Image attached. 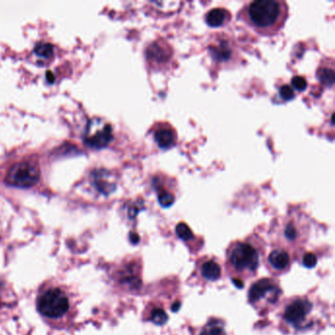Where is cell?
I'll use <instances>...</instances> for the list:
<instances>
[{
  "label": "cell",
  "mask_w": 335,
  "mask_h": 335,
  "mask_svg": "<svg viewBox=\"0 0 335 335\" xmlns=\"http://www.w3.org/2000/svg\"><path fill=\"white\" fill-rule=\"evenodd\" d=\"M35 52L41 58H49L53 54V45L49 43H39L35 46Z\"/></svg>",
  "instance_id": "ffe728a7"
},
{
  "label": "cell",
  "mask_w": 335,
  "mask_h": 335,
  "mask_svg": "<svg viewBox=\"0 0 335 335\" xmlns=\"http://www.w3.org/2000/svg\"><path fill=\"white\" fill-rule=\"evenodd\" d=\"M317 263H318V258L315 254L306 253L303 256V264L307 268H313L317 265Z\"/></svg>",
  "instance_id": "7402d4cb"
},
{
  "label": "cell",
  "mask_w": 335,
  "mask_h": 335,
  "mask_svg": "<svg viewBox=\"0 0 335 335\" xmlns=\"http://www.w3.org/2000/svg\"><path fill=\"white\" fill-rule=\"evenodd\" d=\"M279 93H280L281 98L284 101H291V100H293L295 98V94H294L293 88L291 87H289V86H287V85H284V86L280 87Z\"/></svg>",
  "instance_id": "603a6c76"
},
{
  "label": "cell",
  "mask_w": 335,
  "mask_h": 335,
  "mask_svg": "<svg viewBox=\"0 0 335 335\" xmlns=\"http://www.w3.org/2000/svg\"><path fill=\"white\" fill-rule=\"evenodd\" d=\"M130 241H131L132 244H134V245L138 244L139 241H140V237H139V235L136 233L130 234Z\"/></svg>",
  "instance_id": "484cf974"
},
{
  "label": "cell",
  "mask_w": 335,
  "mask_h": 335,
  "mask_svg": "<svg viewBox=\"0 0 335 335\" xmlns=\"http://www.w3.org/2000/svg\"><path fill=\"white\" fill-rule=\"evenodd\" d=\"M268 263L275 271H285L290 265V256L283 249H276L268 256Z\"/></svg>",
  "instance_id": "7c38bea8"
},
{
  "label": "cell",
  "mask_w": 335,
  "mask_h": 335,
  "mask_svg": "<svg viewBox=\"0 0 335 335\" xmlns=\"http://www.w3.org/2000/svg\"><path fill=\"white\" fill-rule=\"evenodd\" d=\"M172 50L164 41H158L150 44L146 49V58L148 62L160 65L166 63L171 58Z\"/></svg>",
  "instance_id": "9c48e42d"
},
{
  "label": "cell",
  "mask_w": 335,
  "mask_h": 335,
  "mask_svg": "<svg viewBox=\"0 0 335 335\" xmlns=\"http://www.w3.org/2000/svg\"><path fill=\"white\" fill-rule=\"evenodd\" d=\"M158 198H159V202L161 204L162 207H169L172 204H174L175 202V195L168 191V190L159 189V193H158Z\"/></svg>",
  "instance_id": "d6986e66"
},
{
  "label": "cell",
  "mask_w": 335,
  "mask_h": 335,
  "mask_svg": "<svg viewBox=\"0 0 335 335\" xmlns=\"http://www.w3.org/2000/svg\"><path fill=\"white\" fill-rule=\"evenodd\" d=\"M227 260L235 273L241 277H252L259 267L260 254L248 242H235L227 251Z\"/></svg>",
  "instance_id": "7a4b0ae2"
},
{
  "label": "cell",
  "mask_w": 335,
  "mask_h": 335,
  "mask_svg": "<svg viewBox=\"0 0 335 335\" xmlns=\"http://www.w3.org/2000/svg\"><path fill=\"white\" fill-rule=\"evenodd\" d=\"M313 304L306 298L297 297L289 301L283 310L282 319L291 327L302 329L312 315Z\"/></svg>",
  "instance_id": "8992f818"
},
{
  "label": "cell",
  "mask_w": 335,
  "mask_h": 335,
  "mask_svg": "<svg viewBox=\"0 0 335 335\" xmlns=\"http://www.w3.org/2000/svg\"><path fill=\"white\" fill-rule=\"evenodd\" d=\"M37 308L44 318L56 320L61 319L69 312L70 301L63 290L59 288H49L39 296Z\"/></svg>",
  "instance_id": "3957f363"
},
{
  "label": "cell",
  "mask_w": 335,
  "mask_h": 335,
  "mask_svg": "<svg viewBox=\"0 0 335 335\" xmlns=\"http://www.w3.org/2000/svg\"><path fill=\"white\" fill-rule=\"evenodd\" d=\"M318 78L321 83L327 87H332L334 84L333 68L322 67L318 71Z\"/></svg>",
  "instance_id": "e0dca14e"
},
{
  "label": "cell",
  "mask_w": 335,
  "mask_h": 335,
  "mask_svg": "<svg viewBox=\"0 0 335 335\" xmlns=\"http://www.w3.org/2000/svg\"><path fill=\"white\" fill-rule=\"evenodd\" d=\"M154 138L159 146L163 149H167L174 146L177 142L176 131L167 124L158 126L154 133Z\"/></svg>",
  "instance_id": "30bf717a"
},
{
  "label": "cell",
  "mask_w": 335,
  "mask_h": 335,
  "mask_svg": "<svg viewBox=\"0 0 335 335\" xmlns=\"http://www.w3.org/2000/svg\"><path fill=\"white\" fill-rule=\"evenodd\" d=\"M46 79H47V81H48L49 83H53V82H54V76H53V74L51 73L50 71H48V72L46 73Z\"/></svg>",
  "instance_id": "83f0119b"
},
{
  "label": "cell",
  "mask_w": 335,
  "mask_h": 335,
  "mask_svg": "<svg viewBox=\"0 0 335 335\" xmlns=\"http://www.w3.org/2000/svg\"><path fill=\"white\" fill-rule=\"evenodd\" d=\"M292 85L298 90H304L308 86L307 80L302 76H296L292 79Z\"/></svg>",
  "instance_id": "cb8c5ba5"
},
{
  "label": "cell",
  "mask_w": 335,
  "mask_h": 335,
  "mask_svg": "<svg viewBox=\"0 0 335 335\" xmlns=\"http://www.w3.org/2000/svg\"><path fill=\"white\" fill-rule=\"evenodd\" d=\"M232 282H233L234 285H235L237 288H239V289H242V288L244 287V282H243L242 279H240V278H236V277H234L233 279H232Z\"/></svg>",
  "instance_id": "d4e9b609"
},
{
  "label": "cell",
  "mask_w": 335,
  "mask_h": 335,
  "mask_svg": "<svg viewBox=\"0 0 335 335\" xmlns=\"http://www.w3.org/2000/svg\"><path fill=\"white\" fill-rule=\"evenodd\" d=\"M176 234L183 241H191L194 239V234L191 228L184 222H180L176 226Z\"/></svg>",
  "instance_id": "44dd1931"
},
{
  "label": "cell",
  "mask_w": 335,
  "mask_h": 335,
  "mask_svg": "<svg viewBox=\"0 0 335 335\" xmlns=\"http://www.w3.org/2000/svg\"><path fill=\"white\" fill-rule=\"evenodd\" d=\"M40 177L39 163L34 160H23L10 167L6 175V182L18 188H29L39 182Z\"/></svg>",
  "instance_id": "277c9868"
},
{
  "label": "cell",
  "mask_w": 335,
  "mask_h": 335,
  "mask_svg": "<svg viewBox=\"0 0 335 335\" xmlns=\"http://www.w3.org/2000/svg\"><path fill=\"white\" fill-rule=\"evenodd\" d=\"M281 289L276 281L262 278L256 281L248 292L249 302L256 309H265L275 305L280 298Z\"/></svg>",
  "instance_id": "5b68a950"
},
{
  "label": "cell",
  "mask_w": 335,
  "mask_h": 335,
  "mask_svg": "<svg viewBox=\"0 0 335 335\" xmlns=\"http://www.w3.org/2000/svg\"><path fill=\"white\" fill-rule=\"evenodd\" d=\"M113 138V130L109 123L102 118L88 121L84 135V142L92 148L100 149L107 146Z\"/></svg>",
  "instance_id": "52a82bcc"
},
{
  "label": "cell",
  "mask_w": 335,
  "mask_h": 335,
  "mask_svg": "<svg viewBox=\"0 0 335 335\" xmlns=\"http://www.w3.org/2000/svg\"><path fill=\"white\" fill-rule=\"evenodd\" d=\"M230 20V13L224 8H215L211 9L205 15V22L208 26L217 28L223 26Z\"/></svg>",
  "instance_id": "4fadbf2b"
},
{
  "label": "cell",
  "mask_w": 335,
  "mask_h": 335,
  "mask_svg": "<svg viewBox=\"0 0 335 335\" xmlns=\"http://www.w3.org/2000/svg\"><path fill=\"white\" fill-rule=\"evenodd\" d=\"M148 320L157 325H164L168 321V316L164 310L161 308H155L150 312Z\"/></svg>",
  "instance_id": "ac0fdd59"
},
{
  "label": "cell",
  "mask_w": 335,
  "mask_h": 335,
  "mask_svg": "<svg viewBox=\"0 0 335 335\" xmlns=\"http://www.w3.org/2000/svg\"><path fill=\"white\" fill-rule=\"evenodd\" d=\"M241 18L251 28L262 36H272L283 27L288 8L284 1L255 0L241 11Z\"/></svg>",
  "instance_id": "6da1fadb"
},
{
  "label": "cell",
  "mask_w": 335,
  "mask_h": 335,
  "mask_svg": "<svg viewBox=\"0 0 335 335\" xmlns=\"http://www.w3.org/2000/svg\"><path fill=\"white\" fill-rule=\"evenodd\" d=\"M282 235L287 243H296L301 235L300 226L294 220H287L283 226Z\"/></svg>",
  "instance_id": "9a60e30c"
},
{
  "label": "cell",
  "mask_w": 335,
  "mask_h": 335,
  "mask_svg": "<svg viewBox=\"0 0 335 335\" xmlns=\"http://www.w3.org/2000/svg\"><path fill=\"white\" fill-rule=\"evenodd\" d=\"M200 335H226L224 323L219 320H210L203 327Z\"/></svg>",
  "instance_id": "2e32d148"
},
{
  "label": "cell",
  "mask_w": 335,
  "mask_h": 335,
  "mask_svg": "<svg viewBox=\"0 0 335 335\" xmlns=\"http://www.w3.org/2000/svg\"><path fill=\"white\" fill-rule=\"evenodd\" d=\"M233 46L228 41L220 40L209 46V53L211 57L219 63L227 62L233 55Z\"/></svg>",
  "instance_id": "8fae6325"
},
{
  "label": "cell",
  "mask_w": 335,
  "mask_h": 335,
  "mask_svg": "<svg viewBox=\"0 0 335 335\" xmlns=\"http://www.w3.org/2000/svg\"><path fill=\"white\" fill-rule=\"evenodd\" d=\"M180 308H181V303L180 302H175L174 304L171 306V310H172V312L177 313L180 310Z\"/></svg>",
  "instance_id": "4316f807"
},
{
  "label": "cell",
  "mask_w": 335,
  "mask_h": 335,
  "mask_svg": "<svg viewBox=\"0 0 335 335\" xmlns=\"http://www.w3.org/2000/svg\"><path fill=\"white\" fill-rule=\"evenodd\" d=\"M200 272L204 279L208 281H217L221 277V267L218 262L208 260L201 264Z\"/></svg>",
  "instance_id": "5bb4252c"
},
{
  "label": "cell",
  "mask_w": 335,
  "mask_h": 335,
  "mask_svg": "<svg viewBox=\"0 0 335 335\" xmlns=\"http://www.w3.org/2000/svg\"><path fill=\"white\" fill-rule=\"evenodd\" d=\"M90 177L92 184L102 195L108 196L116 189V177L108 170L97 169L92 173Z\"/></svg>",
  "instance_id": "ba28073f"
}]
</instances>
